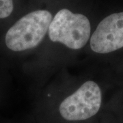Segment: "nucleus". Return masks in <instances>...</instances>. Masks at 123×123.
I'll return each instance as SVG.
<instances>
[{
    "instance_id": "4",
    "label": "nucleus",
    "mask_w": 123,
    "mask_h": 123,
    "mask_svg": "<svg viewBox=\"0 0 123 123\" xmlns=\"http://www.w3.org/2000/svg\"><path fill=\"white\" fill-rule=\"evenodd\" d=\"M94 52L105 54L123 47V12L107 16L98 25L90 38Z\"/></svg>"
},
{
    "instance_id": "5",
    "label": "nucleus",
    "mask_w": 123,
    "mask_h": 123,
    "mask_svg": "<svg viewBox=\"0 0 123 123\" xmlns=\"http://www.w3.org/2000/svg\"><path fill=\"white\" fill-rule=\"evenodd\" d=\"M13 9V0H0V18L8 17Z\"/></svg>"
},
{
    "instance_id": "3",
    "label": "nucleus",
    "mask_w": 123,
    "mask_h": 123,
    "mask_svg": "<svg viewBox=\"0 0 123 123\" xmlns=\"http://www.w3.org/2000/svg\"><path fill=\"white\" fill-rule=\"evenodd\" d=\"M102 102L101 90L97 83L88 81L62 101L59 107L61 116L68 121H81L96 115Z\"/></svg>"
},
{
    "instance_id": "1",
    "label": "nucleus",
    "mask_w": 123,
    "mask_h": 123,
    "mask_svg": "<svg viewBox=\"0 0 123 123\" xmlns=\"http://www.w3.org/2000/svg\"><path fill=\"white\" fill-rule=\"evenodd\" d=\"M52 19L51 12L45 10L27 14L7 31V47L13 51H23L37 47L46 35Z\"/></svg>"
},
{
    "instance_id": "2",
    "label": "nucleus",
    "mask_w": 123,
    "mask_h": 123,
    "mask_svg": "<svg viewBox=\"0 0 123 123\" xmlns=\"http://www.w3.org/2000/svg\"><path fill=\"white\" fill-rule=\"evenodd\" d=\"M48 31L51 41L61 43L68 48L77 50L87 44L90 37L91 26L85 15L73 13L64 8L55 15Z\"/></svg>"
}]
</instances>
